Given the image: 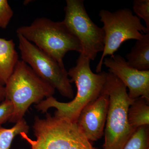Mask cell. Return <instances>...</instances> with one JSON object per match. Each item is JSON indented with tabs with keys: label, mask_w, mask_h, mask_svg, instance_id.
<instances>
[{
	"label": "cell",
	"mask_w": 149,
	"mask_h": 149,
	"mask_svg": "<svg viewBox=\"0 0 149 149\" xmlns=\"http://www.w3.org/2000/svg\"><path fill=\"white\" fill-rule=\"evenodd\" d=\"M91 60L80 54L75 66L68 71L70 83H74L77 88L76 95L72 101L62 102L53 96L43 100L35 105L38 111L47 112L52 108L56 109V117L76 123L80 113L85 107L101 95L106 82L107 72L94 73L90 67Z\"/></svg>",
	"instance_id": "cell-1"
},
{
	"label": "cell",
	"mask_w": 149,
	"mask_h": 149,
	"mask_svg": "<svg viewBox=\"0 0 149 149\" xmlns=\"http://www.w3.org/2000/svg\"><path fill=\"white\" fill-rule=\"evenodd\" d=\"M6 98L13 104L9 122L16 123L24 118L33 104L53 96L55 89L43 80L22 60H19L5 85Z\"/></svg>",
	"instance_id": "cell-2"
},
{
	"label": "cell",
	"mask_w": 149,
	"mask_h": 149,
	"mask_svg": "<svg viewBox=\"0 0 149 149\" xmlns=\"http://www.w3.org/2000/svg\"><path fill=\"white\" fill-rule=\"evenodd\" d=\"M46 113L45 118H34L32 128L36 140L30 139L26 133L20 134L30 149H100L93 146L76 123Z\"/></svg>",
	"instance_id": "cell-3"
},
{
	"label": "cell",
	"mask_w": 149,
	"mask_h": 149,
	"mask_svg": "<svg viewBox=\"0 0 149 149\" xmlns=\"http://www.w3.org/2000/svg\"><path fill=\"white\" fill-rule=\"evenodd\" d=\"M20 35L64 65L63 59L68 52H81L80 42L63 21H54L47 17L36 18L30 25L16 29Z\"/></svg>",
	"instance_id": "cell-4"
},
{
	"label": "cell",
	"mask_w": 149,
	"mask_h": 149,
	"mask_svg": "<svg viewBox=\"0 0 149 149\" xmlns=\"http://www.w3.org/2000/svg\"><path fill=\"white\" fill-rule=\"evenodd\" d=\"M109 97L103 149H123L135 130L128 122V110L134 101L127 88L114 74L107 72L104 88Z\"/></svg>",
	"instance_id": "cell-5"
},
{
	"label": "cell",
	"mask_w": 149,
	"mask_h": 149,
	"mask_svg": "<svg viewBox=\"0 0 149 149\" xmlns=\"http://www.w3.org/2000/svg\"><path fill=\"white\" fill-rule=\"evenodd\" d=\"M99 16L103 23L105 40L104 50L96 67L97 73L102 71L105 57L114 54L122 43L129 40H141L144 34L149 33L141 23V19L133 15L130 9H120L113 12L102 9Z\"/></svg>",
	"instance_id": "cell-6"
},
{
	"label": "cell",
	"mask_w": 149,
	"mask_h": 149,
	"mask_svg": "<svg viewBox=\"0 0 149 149\" xmlns=\"http://www.w3.org/2000/svg\"><path fill=\"white\" fill-rule=\"evenodd\" d=\"M17 37L22 60L28 65L39 77L57 90L61 95L73 99L74 91L64 65L59 64L22 36L17 35Z\"/></svg>",
	"instance_id": "cell-7"
},
{
	"label": "cell",
	"mask_w": 149,
	"mask_h": 149,
	"mask_svg": "<svg viewBox=\"0 0 149 149\" xmlns=\"http://www.w3.org/2000/svg\"><path fill=\"white\" fill-rule=\"evenodd\" d=\"M63 22L80 42L82 54L91 61L104 47L105 34L90 18L83 0H66Z\"/></svg>",
	"instance_id": "cell-8"
},
{
	"label": "cell",
	"mask_w": 149,
	"mask_h": 149,
	"mask_svg": "<svg viewBox=\"0 0 149 149\" xmlns=\"http://www.w3.org/2000/svg\"><path fill=\"white\" fill-rule=\"evenodd\" d=\"M114 74L128 88V96L133 100L143 97L149 101V70L142 71L135 69L118 54H113L103 62Z\"/></svg>",
	"instance_id": "cell-9"
},
{
	"label": "cell",
	"mask_w": 149,
	"mask_h": 149,
	"mask_svg": "<svg viewBox=\"0 0 149 149\" xmlns=\"http://www.w3.org/2000/svg\"><path fill=\"white\" fill-rule=\"evenodd\" d=\"M109 106V97L103 89L98 97L80 113L76 124L90 142L98 141L104 136Z\"/></svg>",
	"instance_id": "cell-10"
},
{
	"label": "cell",
	"mask_w": 149,
	"mask_h": 149,
	"mask_svg": "<svg viewBox=\"0 0 149 149\" xmlns=\"http://www.w3.org/2000/svg\"><path fill=\"white\" fill-rule=\"evenodd\" d=\"M18 58L13 40L0 37V85H5Z\"/></svg>",
	"instance_id": "cell-11"
},
{
	"label": "cell",
	"mask_w": 149,
	"mask_h": 149,
	"mask_svg": "<svg viewBox=\"0 0 149 149\" xmlns=\"http://www.w3.org/2000/svg\"><path fill=\"white\" fill-rule=\"evenodd\" d=\"M126 58L128 65L133 68L149 70V33L144 34L142 39L137 40Z\"/></svg>",
	"instance_id": "cell-12"
},
{
	"label": "cell",
	"mask_w": 149,
	"mask_h": 149,
	"mask_svg": "<svg viewBox=\"0 0 149 149\" xmlns=\"http://www.w3.org/2000/svg\"><path fill=\"white\" fill-rule=\"evenodd\" d=\"M128 118L130 126L134 130L149 125V101L143 97L134 100L128 109Z\"/></svg>",
	"instance_id": "cell-13"
},
{
	"label": "cell",
	"mask_w": 149,
	"mask_h": 149,
	"mask_svg": "<svg viewBox=\"0 0 149 149\" xmlns=\"http://www.w3.org/2000/svg\"><path fill=\"white\" fill-rule=\"evenodd\" d=\"M29 127L23 118L15 123L10 128L0 127V149H10L12 143L15 138L22 133L27 134Z\"/></svg>",
	"instance_id": "cell-14"
},
{
	"label": "cell",
	"mask_w": 149,
	"mask_h": 149,
	"mask_svg": "<svg viewBox=\"0 0 149 149\" xmlns=\"http://www.w3.org/2000/svg\"><path fill=\"white\" fill-rule=\"evenodd\" d=\"M123 149H149V125L137 128Z\"/></svg>",
	"instance_id": "cell-15"
},
{
	"label": "cell",
	"mask_w": 149,
	"mask_h": 149,
	"mask_svg": "<svg viewBox=\"0 0 149 149\" xmlns=\"http://www.w3.org/2000/svg\"><path fill=\"white\" fill-rule=\"evenodd\" d=\"M133 10L136 16L143 19L149 32V0H135Z\"/></svg>",
	"instance_id": "cell-16"
},
{
	"label": "cell",
	"mask_w": 149,
	"mask_h": 149,
	"mask_svg": "<svg viewBox=\"0 0 149 149\" xmlns=\"http://www.w3.org/2000/svg\"><path fill=\"white\" fill-rule=\"evenodd\" d=\"M13 11L7 0H0V28L7 27L13 16Z\"/></svg>",
	"instance_id": "cell-17"
},
{
	"label": "cell",
	"mask_w": 149,
	"mask_h": 149,
	"mask_svg": "<svg viewBox=\"0 0 149 149\" xmlns=\"http://www.w3.org/2000/svg\"><path fill=\"white\" fill-rule=\"evenodd\" d=\"M14 110L13 104L8 99L5 98L0 104V127L8 121Z\"/></svg>",
	"instance_id": "cell-18"
},
{
	"label": "cell",
	"mask_w": 149,
	"mask_h": 149,
	"mask_svg": "<svg viewBox=\"0 0 149 149\" xmlns=\"http://www.w3.org/2000/svg\"><path fill=\"white\" fill-rule=\"evenodd\" d=\"M6 98L5 86L0 85V102H2Z\"/></svg>",
	"instance_id": "cell-19"
}]
</instances>
